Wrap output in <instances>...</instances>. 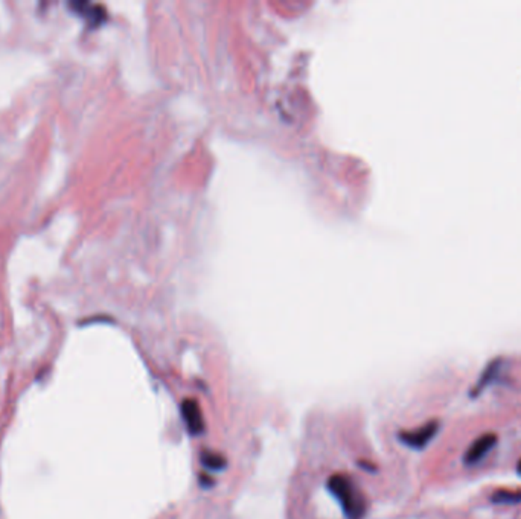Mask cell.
<instances>
[{"instance_id":"cell-5","label":"cell","mask_w":521,"mask_h":519,"mask_svg":"<svg viewBox=\"0 0 521 519\" xmlns=\"http://www.w3.org/2000/svg\"><path fill=\"white\" fill-rule=\"evenodd\" d=\"M70 8L77 14L86 17L87 22L91 25H98L104 20L105 11L99 5L89 4V2H73L70 4Z\"/></svg>"},{"instance_id":"cell-4","label":"cell","mask_w":521,"mask_h":519,"mask_svg":"<svg viewBox=\"0 0 521 519\" xmlns=\"http://www.w3.org/2000/svg\"><path fill=\"white\" fill-rule=\"evenodd\" d=\"M181 417L183 421H185L188 431L192 435L203 432L205 430L203 414H201V409L195 399H186L181 404Z\"/></svg>"},{"instance_id":"cell-2","label":"cell","mask_w":521,"mask_h":519,"mask_svg":"<svg viewBox=\"0 0 521 519\" xmlns=\"http://www.w3.org/2000/svg\"><path fill=\"white\" fill-rule=\"evenodd\" d=\"M437 430H439V423L436 421H432V422H428L423 426H419V428H416L413 431L401 432L399 439L409 448L423 449L430 443V440L435 437Z\"/></svg>"},{"instance_id":"cell-8","label":"cell","mask_w":521,"mask_h":519,"mask_svg":"<svg viewBox=\"0 0 521 519\" xmlns=\"http://www.w3.org/2000/svg\"><path fill=\"white\" fill-rule=\"evenodd\" d=\"M492 501L497 504H517L521 501V494L518 492H496Z\"/></svg>"},{"instance_id":"cell-6","label":"cell","mask_w":521,"mask_h":519,"mask_svg":"<svg viewBox=\"0 0 521 519\" xmlns=\"http://www.w3.org/2000/svg\"><path fill=\"white\" fill-rule=\"evenodd\" d=\"M501 373V361H494V363H491L488 366V369L484 370V373L482 375L480 381L477 383V388H475V393L482 392L484 387L489 385V383L492 381V378H499Z\"/></svg>"},{"instance_id":"cell-9","label":"cell","mask_w":521,"mask_h":519,"mask_svg":"<svg viewBox=\"0 0 521 519\" xmlns=\"http://www.w3.org/2000/svg\"><path fill=\"white\" fill-rule=\"evenodd\" d=\"M517 470H518V474L521 475V460H520V463H518V466H517Z\"/></svg>"},{"instance_id":"cell-7","label":"cell","mask_w":521,"mask_h":519,"mask_svg":"<svg viewBox=\"0 0 521 519\" xmlns=\"http://www.w3.org/2000/svg\"><path fill=\"white\" fill-rule=\"evenodd\" d=\"M201 461H203V465L207 469H215V470H219L226 465L224 459L221 456H218V454H214V452H203V454H201Z\"/></svg>"},{"instance_id":"cell-1","label":"cell","mask_w":521,"mask_h":519,"mask_svg":"<svg viewBox=\"0 0 521 519\" xmlns=\"http://www.w3.org/2000/svg\"><path fill=\"white\" fill-rule=\"evenodd\" d=\"M328 487L337 501L340 503L346 519H363L368 503L351 477L334 475L329 478Z\"/></svg>"},{"instance_id":"cell-3","label":"cell","mask_w":521,"mask_h":519,"mask_svg":"<svg viewBox=\"0 0 521 519\" xmlns=\"http://www.w3.org/2000/svg\"><path fill=\"white\" fill-rule=\"evenodd\" d=\"M496 443H497V435L496 434L488 432V434L480 435V437L471 444L468 451H466V454H465L466 465H475V463H479L480 460H483L491 452V449L496 447Z\"/></svg>"}]
</instances>
